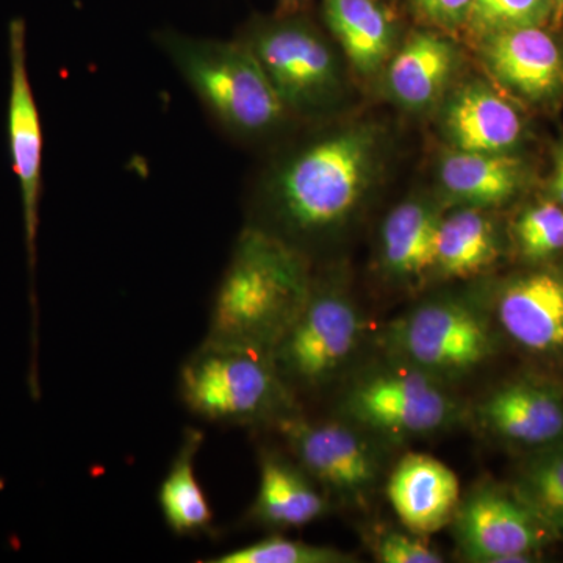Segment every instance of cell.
I'll use <instances>...</instances> for the list:
<instances>
[{"instance_id":"1","label":"cell","mask_w":563,"mask_h":563,"mask_svg":"<svg viewBox=\"0 0 563 563\" xmlns=\"http://www.w3.org/2000/svg\"><path fill=\"white\" fill-rule=\"evenodd\" d=\"M379 154V129L363 122L295 152L268 181L272 225L263 229L299 250L303 240L340 231L372 190Z\"/></svg>"},{"instance_id":"2","label":"cell","mask_w":563,"mask_h":563,"mask_svg":"<svg viewBox=\"0 0 563 563\" xmlns=\"http://www.w3.org/2000/svg\"><path fill=\"white\" fill-rule=\"evenodd\" d=\"M312 285L306 252L261 225H247L214 295L207 342L272 354Z\"/></svg>"},{"instance_id":"3","label":"cell","mask_w":563,"mask_h":563,"mask_svg":"<svg viewBox=\"0 0 563 563\" xmlns=\"http://www.w3.org/2000/svg\"><path fill=\"white\" fill-rule=\"evenodd\" d=\"M157 43L203 109L231 135L263 136L288 117L261 63L242 40L163 31Z\"/></svg>"},{"instance_id":"4","label":"cell","mask_w":563,"mask_h":563,"mask_svg":"<svg viewBox=\"0 0 563 563\" xmlns=\"http://www.w3.org/2000/svg\"><path fill=\"white\" fill-rule=\"evenodd\" d=\"M179 393L188 410L220 424H277L299 413L272 354L207 340L181 366Z\"/></svg>"},{"instance_id":"5","label":"cell","mask_w":563,"mask_h":563,"mask_svg":"<svg viewBox=\"0 0 563 563\" xmlns=\"http://www.w3.org/2000/svg\"><path fill=\"white\" fill-rule=\"evenodd\" d=\"M387 358L451 385L483 368L498 351L492 312L476 296L426 299L396 318L380 336Z\"/></svg>"},{"instance_id":"6","label":"cell","mask_w":563,"mask_h":563,"mask_svg":"<svg viewBox=\"0 0 563 563\" xmlns=\"http://www.w3.org/2000/svg\"><path fill=\"white\" fill-rule=\"evenodd\" d=\"M339 417L383 443L429 439L470 420L451 385L391 361L358 374L339 402Z\"/></svg>"},{"instance_id":"7","label":"cell","mask_w":563,"mask_h":563,"mask_svg":"<svg viewBox=\"0 0 563 563\" xmlns=\"http://www.w3.org/2000/svg\"><path fill=\"white\" fill-rule=\"evenodd\" d=\"M366 318L335 277H313L301 313L272 352L274 366L295 395L329 387L343 376L365 342Z\"/></svg>"},{"instance_id":"8","label":"cell","mask_w":563,"mask_h":563,"mask_svg":"<svg viewBox=\"0 0 563 563\" xmlns=\"http://www.w3.org/2000/svg\"><path fill=\"white\" fill-rule=\"evenodd\" d=\"M291 457L331 501L363 507L384 477V455L368 432L336 418L312 421L301 413L277 422Z\"/></svg>"},{"instance_id":"9","label":"cell","mask_w":563,"mask_h":563,"mask_svg":"<svg viewBox=\"0 0 563 563\" xmlns=\"http://www.w3.org/2000/svg\"><path fill=\"white\" fill-rule=\"evenodd\" d=\"M240 40L261 63L288 114L313 113L339 98V62L331 44L309 22L258 21Z\"/></svg>"},{"instance_id":"10","label":"cell","mask_w":563,"mask_h":563,"mask_svg":"<svg viewBox=\"0 0 563 563\" xmlns=\"http://www.w3.org/2000/svg\"><path fill=\"white\" fill-rule=\"evenodd\" d=\"M451 526L459 554L474 563L532 562L554 539L512 487L488 481L462 496Z\"/></svg>"},{"instance_id":"11","label":"cell","mask_w":563,"mask_h":563,"mask_svg":"<svg viewBox=\"0 0 563 563\" xmlns=\"http://www.w3.org/2000/svg\"><path fill=\"white\" fill-rule=\"evenodd\" d=\"M10 98L9 143L11 165L20 181L25 247L32 280L36 268L41 184H43V128L27 68L25 22L11 21L9 29Z\"/></svg>"},{"instance_id":"12","label":"cell","mask_w":563,"mask_h":563,"mask_svg":"<svg viewBox=\"0 0 563 563\" xmlns=\"http://www.w3.org/2000/svg\"><path fill=\"white\" fill-rule=\"evenodd\" d=\"M468 418L499 442L540 450L563 443V391L523 377L487 393Z\"/></svg>"},{"instance_id":"13","label":"cell","mask_w":563,"mask_h":563,"mask_svg":"<svg viewBox=\"0 0 563 563\" xmlns=\"http://www.w3.org/2000/svg\"><path fill=\"white\" fill-rule=\"evenodd\" d=\"M479 51L493 79L521 99L550 103L563 95V49L543 27L493 33Z\"/></svg>"},{"instance_id":"14","label":"cell","mask_w":563,"mask_h":563,"mask_svg":"<svg viewBox=\"0 0 563 563\" xmlns=\"http://www.w3.org/2000/svg\"><path fill=\"white\" fill-rule=\"evenodd\" d=\"M492 318L520 350L536 355L563 354V276L533 272L504 284Z\"/></svg>"},{"instance_id":"15","label":"cell","mask_w":563,"mask_h":563,"mask_svg":"<svg viewBox=\"0 0 563 563\" xmlns=\"http://www.w3.org/2000/svg\"><path fill=\"white\" fill-rule=\"evenodd\" d=\"M387 496L404 529L428 539L453 523L462 493L450 466L432 455L412 453L391 470Z\"/></svg>"},{"instance_id":"16","label":"cell","mask_w":563,"mask_h":563,"mask_svg":"<svg viewBox=\"0 0 563 563\" xmlns=\"http://www.w3.org/2000/svg\"><path fill=\"white\" fill-rule=\"evenodd\" d=\"M443 129L454 150L485 154H510L523 136L518 110L479 81L465 85L451 98Z\"/></svg>"},{"instance_id":"17","label":"cell","mask_w":563,"mask_h":563,"mask_svg":"<svg viewBox=\"0 0 563 563\" xmlns=\"http://www.w3.org/2000/svg\"><path fill=\"white\" fill-rule=\"evenodd\" d=\"M331 507V499L295 459L277 451H262L252 521L272 529L302 528L320 520Z\"/></svg>"},{"instance_id":"18","label":"cell","mask_w":563,"mask_h":563,"mask_svg":"<svg viewBox=\"0 0 563 563\" xmlns=\"http://www.w3.org/2000/svg\"><path fill=\"white\" fill-rule=\"evenodd\" d=\"M443 211L429 199H409L395 207L380 228V269L390 280L413 285L432 273Z\"/></svg>"},{"instance_id":"19","label":"cell","mask_w":563,"mask_h":563,"mask_svg":"<svg viewBox=\"0 0 563 563\" xmlns=\"http://www.w3.org/2000/svg\"><path fill=\"white\" fill-rule=\"evenodd\" d=\"M457 51L443 36L418 32L396 52L387 70L393 101L420 111L440 101L457 69Z\"/></svg>"},{"instance_id":"20","label":"cell","mask_w":563,"mask_h":563,"mask_svg":"<svg viewBox=\"0 0 563 563\" xmlns=\"http://www.w3.org/2000/svg\"><path fill=\"white\" fill-rule=\"evenodd\" d=\"M439 174L450 201L484 210L510 201L526 179L525 165L514 155L459 150L443 155Z\"/></svg>"},{"instance_id":"21","label":"cell","mask_w":563,"mask_h":563,"mask_svg":"<svg viewBox=\"0 0 563 563\" xmlns=\"http://www.w3.org/2000/svg\"><path fill=\"white\" fill-rule=\"evenodd\" d=\"M322 14L358 74L383 69L395 51L396 27L379 0H322Z\"/></svg>"},{"instance_id":"22","label":"cell","mask_w":563,"mask_h":563,"mask_svg":"<svg viewBox=\"0 0 563 563\" xmlns=\"http://www.w3.org/2000/svg\"><path fill=\"white\" fill-rule=\"evenodd\" d=\"M501 254L498 229L484 209L462 207L443 214L437 235L432 273L444 279H473Z\"/></svg>"},{"instance_id":"23","label":"cell","mask_w":563,"mask_h":563,"mask_svg":"<svg viewBox=\"0 0 563 563\" xmlns=\"http://www.w3.org/2000/svg\"><path fill=\"white\" fill-rule=\"evenodd\" d=\"M202 442L203 435L198 429L185 431L176 459L158 492L163 518L177 536L207 532L213 523V512L195 473V457Z\"/></svg>"},{"instance_id":"24","label":"cell","mask_w":563,"mask_h":563,"mask_svg":"<svg viewBox=\"0 0 563 563\" xmlns=\"http://www.w3.org/2000/svg\"><path fill=\"white\" fill-rule=\"evenodd\" d=\"M512 490L554 539H563V443L531 451L518 468Z\"/></svg>"},{"instance_id":"25","label":"cell","mask_w":563,"mask_h":563,"mask_svg":"<svg viewBox=\"0 0 563 563\" xmlns=\"http://www.w3.org/2000/svg\"><path fill=\"white\" fill-rule=\"evenodd\" d=\"M553 10L551 0H474L465 29L479 41L512 29L543 27Z\"/></svg>"},{"instance_id":"26","label":"cell","mask_w":563,"mask_h":563,"mask_svg":"<svg viewBox=\"0 0 563 563\" xmlns=\"http://www.w3.org/2000/svg\"><path fill=\"white\" fill-rule=\"evenodd\" d=\"M351 554L331 547H320L273 536L261 542L247 544L240 550L209 559V563H347Z\"/></svg>"},{"instance_id":"27","label":"cell","mask_w":563,"mask_h":563,"mask_svg":"<svg viewBox=\"0 0 563 563\" xmlns=\"http://www.w3.org/2000/svg\"><path fill=\"white\" fill-rule=\"evenodd\" d=\"M515 239L528 261H544L562 252L563 206L547 202L523 211L515 224Z\"/></svg>"},{"instance_id":"28","label":"cell","mask_w":563,"mask_h":563,"mask_svg":"<svg viewBox=\"0 0 563 563\" xmlns=\"http://www.w3.org/2000/svg\"><path fill=\"white\" fill-rule=\"evenodd\" d=\"M374 559L380 563H442L443 555L432 550L426 537L407 531L384 528L369 539Z\"/></svg>"},{"instance_id":"29","label":"cell","mask_w":563,"mask_h":563,"mask_svg":"<svg viewBox=\"0 0 563 563\" xmlns=\"http://www.w3.org/2000/svg\"><path fill=\"white\" fill-rule=\"evenodd\" d=\"M415 11L435 27L455 31L465 27L474 0H410Z\"/></svg>"},{"instance_id":"30","label":"cell","mask_w":563,"mask_h":563,"mask_svg":"<svg viewBox=\"0 0 563 563\" xmlns=\"http://www.w3.org/2000/svg\"><path fill=\"white\" fill-rule=\"evenodd\" d=\"M551 195L554 202L563 206V144L554 152V174L551 179Z\"/></svg>"},{"instance_id":"31","label":"cell","mask_w":563,"mask_h":563,"mask_svg":"<svg viewBox=\"0 0 563 563\" xmlns=\"http://www.w3.org/2000/svg\"><path fill=\"white\" fill-rule=\"evenodd\" d=\"M553 2L554 9L563 10V0H551Z\"/></svg>"},{"instance_id":"32","label":"cell","mask_w":563,"mask_h":563,"mask_svg":"<svg viewBox=\"0 0 563 563\" xmlns=\"http://www.w3.org/2000/svg\"><path fill=\"white\" fill-rule=\"evenodd\" d=\"M282 2H284L285 5H291V3L299 2V0H282Z\"/></svg>"}]
</instances>
